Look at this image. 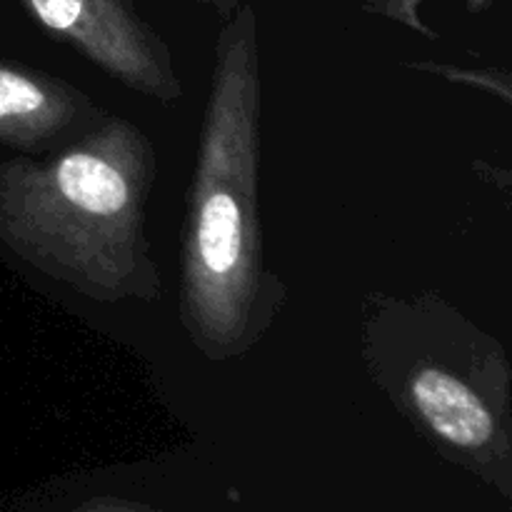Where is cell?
Returning <instances> with one entry per match:
<instances>
[{"instance_id": "obj_3", "label": "cell", "mask_w": 512, "mask_h": 512, "mask_svg": "<svg viewBox=\"0 0 512 512\" xmlns=\"http://www.w3.org/2000/svg\"><path fill=\"white\" fill-rule=\"evenodd\" d=\"M40 25L68 40L110 78L140 95L175 103L183 95L168 45L128 0H23Z\"/></svg>"}, {"instance_id": "obj_6", "label": "cell", "mask_w": 512, "mask_h": 512, "mask_svg": "<svg viewBox=\"0 0 512 512\" xmlns=\"http://www.w3.org/2000/svg\"><path fill=\"white\" fill-rule=\"evenodd\" d=\"M203 3L213 5V8L218 10L220 15H230V13H233L235 5H238V0H203Z\"/></svg>"}, {"instance_id": "obj_4", "label": "cell", "mask_w": 512, "mask_h": 512, "mask_svg": "<svg viewBox=\"0 0 512 512\" xmlns=\"http://www.w3.org/2000/svg\"><path fill=\"white\" fill-rule=\"evenodd\" d=\"M503 363L505 358L463 375L438 360L420 358L400 375L393 393L395 398H405L410 415L453 453L485 465H495L498 460L505 465L510 450L508 413H498L493 395H483L473 385V375L493 373Z\"/></svg>"}, {"instance_id": "obj_1", "label": "cell", "mask_w": 512, "mask_h": 512, "mask_svg": "<svg viewBox=\"0 0 512 512\" xmlns=\"http://www.w3.org/2000/svg\"><path fill=\"white\" fill-rule=\"evenodd\" d=\"M260 75L248 8L220 33L203 140L188 195L180 310L210 360L248 353L288 290L265 263L258 213Z\"/></svg>"}, {"instance_id": "obj_2", "label": "cell", "mask_w": 512, "mask_h": 512, "mask_svg": "<svg viewBox=\"0 0 512 512\" xmlns=\"http://www.w3.org/2000/svg\"><path fill=\"white\" fill-rule=\"evenodd\" d=\"M158 160L138 125L105 115L38 158L0 163V243L100 303L160 295L145 233Z\"/></svg>"}, {"instance_id": "obj_5", "label": "cell", "mask_w": 512, "mask_h": 512, "mask_svg": "<svg viewBox=\"0 0 512 512\" xmlns=\"http://www.w3.org/2000/svg\"><path fill=\"white\" fill-rule=\"evenodd\" d=\"M108 113L75 85L48 73L0 65V143L45 155L83 138Z\"/></svg>"}]
</instances>
